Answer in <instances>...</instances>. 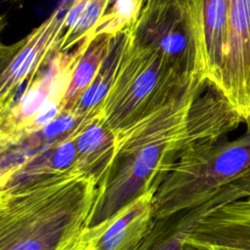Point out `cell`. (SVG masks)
<instances>
[{
  "mask_svg": "<svg viewBox=\"0 0 250 250\" xmlns=\"http://www.w3.org/2000/svg\"><path fill=\"white\" fill-rule=\"evenodd\" d=\"M146 0H113L99 21L94 37L102 34L119 35L131 29L139 21Z\"/></svg>",
  "mask_w": 250,
  "mask_h": 250,
  "instance_id": "2e32d148",
  "label": "cell"
},
{
  "mask_svg": "<svg viewBox=\"0 0 250 250\" xmlns=\"http://www.w3.org/2000/svg\"><path fill=\"white\" fill-rule=\"evenodd\" d=\"M127 38L128 31L117 35L107 58L90 86L82 95L72 114L88 118L102 115L103 104L117 73Z\"/></svg>",
  "mask_w": 250,
  "mask_h": 250,
  "instance_id": "5bb4252c",
  "label": "cell"
},
{
  "mask_svg": "<svg viewBox=\"0 0 250 250\" xmlns=\"http://www.w3.org/2000/svg\"><path fill=\"white\" fill-rule=\"evenodd\" d=\"M178 1L179 0H146L141 15H146L158 10L166 9L177 4Z\"/></svg>",
  "mask_w": 250,
  "mask_h": 250,
  "instance_id": "ac0fdd59",
  "label": "cell"
},
{
  "mask_svg": "<svg viewBox=\"0 0 250 250\" xmlns=\"http://www.w3.org/2000/svg\"><path fill=\"white\" fill-rule=\"evenodd\" d=\"M183 250H203V249H200V248H198V247L191 246V245H189V244H186V243H185V246H184Z\"/></svg>",
  "mask_w": 250,
  "mask_h": 250,
  "instance_id": "d6986e66",
  "label": "cell"
},
{
  "mask_svg": "<svg viewBox=\"0 0 250 250\" xmlns=\"http://www.w3.org/2000/svg\"><path fill=\"white\" fill-rule=\"evenodd\" d=\"M229 7L223 0H201V25L205 45L207 80L216 84L224 62Z\"/></svg>",
  "mask_w": 250,
  "mask_h": 250,
  "instance_id": "4fadbf2b",
  "label": "cell"
},
{
  "mask_svg": "<svg viewBox=\"0 0 250 250\" xmlns=\"http://www.w3.org/2000/svg\"><path fill=\"white\" fill-rule=\"evenodd\" d=\"M89 44L83 41L70 53H54L46 63V69L29 79L21 96L0 111L1 149L19 145L62 113L73 72Z\"/></svg>",
  "mask_w": 250,
  "mask_h": 250,
  "instance_id": "5b68a950",
  "label": "cell"
},
{
  "mask_svg": "<svg viewBox=\"0 0 250 250\" xmlns=\"http://www.w3.org/2000/svg\"><path fill=\"white\" fill-rule=\"evenodd\" d=\"M133 27L103 104L104 122L117 145L155 113L207 82L182 73L156 48L138 38Z\"/></svg>",
  "mask_w": 250,
  "mask_h": 250,
  "instance_id": "3957f363",
  "label": "cell"
},
{
  "mask_svg": "<svg viewBox=\"0 0 250 250\" xmlns=\"http://www.w3.org/2000/svg\"><path fill=\"white\" fill-rule=\"evenodd\" d=\"M185 243L203 250H250V173L197 220Z\"/></svg>",
  "mask_w": 250,
  "mask_h": 250,
  "instance_id": "ba28073f",
  "label": "cell"
},
{
  "mask_svg": "<svg viewBox=\"0 0 250 250\" xmlns=\"http://www.w3.org/2000/svg\"><path fill=\"white\" fill-rule=\"evenodd\" d=\"M104 187L80 170L0 188V250H75Z\"/></svg>",
  "mask_w": 250,
  "mask_h": 250,
  "instance_id": "7a4b0ae2",
  "label": "cell"
},
{
  "mask_svg": "<svg viewBox=\"0 0 250 250\" xmlns=\"http://www.w3.org/2000/svg\"><path fill=\"white\" fill-rule=\"evenodd\" d=\"M226 137L195 146L175 161L153 195L156 219L199 207L250 173V132L233 141Z\"/></svg>",
  "mask_w": 250,
  "mask_h": 250,
  "instance_id": "277c9868",
  "label": "cell"
},
{
  "mask_svg": "<svg viewBox=\"0 0 250 250\" xmlns=\"http://www.w3.org/2000/svg\"><path fill=\"white\" fill-rule=\"evenodd\" d=\"M217 202L213 197L203 205L157 218L138 250H183L185 238L199 218Z\"/></svg>",
  "mask_w": 250,
  "mask_h": 250,
  "instance_id": "7c38bea8",
  "label": "cell"
},
{
  "mask_svg": "<svg viewBox=\"0 0 250 250\" xmlns=\"http://www.w3.org/2000/svg\"><path fill=\"white\" fill-rule=\"evenodd\" d=\"M74 139L78 167L81 171L96 176L101 186H105L115 161L117 142L114 134L104 122L103 116L86 121Z\"/></svg>",
  "mask_w": 250,
  "mask_h": 250,
  "instance_id": "8fae6325",
  "label": "cell"
},
{
  "mask_svg": "<svg viewBox=\"0 0 250 250\" xmlns=\"http://www.w3.org/2000/svg\"><path fill=\"white\" fill-rule=\"evenodd\" d=\"M133 29L182 73L207 80L202 30L180 5L141 15Z\"/></svg>",
  "mask_w": 250,
  "mask_h": 250,
  "instance_id": "8992f818",
  "label": "cell"
},
{
  "mask_svg": "<svg viewBox=\"0 0 250 250\" xmlns=\"http://www.w3.org/2000/svg\"><path fill=\"white\" fill-rule=\"evenodd\" d=\"M246 131H247V132H250V129H248V130H246Z\"/></svg>",
  "mask_w": 250,
  "mask_h": 250,
  "instance_id": "ffe728a7",
  "label": "cell"
},
{
  "mask_svg": "<svg viewBox=\"0 0 250 250\" xmlns=\"http://www.w3.org/2000/svg\"><path fill=\"white\" fill-rule=\"evenodd\" d=\"M214 85L250 129V0H230L224 62Z\"/></svg>",
  "mask_w": 250,
  "mask_h": 250,
  "instance_id": "9c48e42d",
  "label": "cell"
},
{
  "mask_svg": "<svg viewBox=\"0 0 250 250\" xmlns=\"http://www.w3.org/2000/svg\"><path fill=\"white\" fill-rule=\"evenodd\" d=\"M154 192L138 196L110 218L91 226L75 250H138L156 219Z\"/></svg>",
  "mask_w": 250,
  "mask_h": 250,
  "instance_id": "30bf717a",
  "label": "cell"
},
{
  "mask_svg": "<svg viewBox=\"0 0 250 250\" xmlns=\"http://www.w3.org/2000/svg\"><path fill=\"white\" fill-rule=\"evenodd\" d=\"M55 10L28 35L9 46L1 45L0 111L8 108L19 89L31 79L58 51L65 24L64 15Z\"/></svg>",
  "mask_w": 250,
  "mask_h": 250,
  "instance_id": "52a82bcc",
  "label": "cell"
},
{
  "mask_svg": "<svg viewBox=\"0 0 250 250\" xmlns=\"http://www.w3.org/2000/svg\"><path fill=\"white\" fill-rule=\"evenodd\" d=\"M111 0H88L75 27L63 34L57 52H68L84 40H92L99 21L107 11Z\"/></svg>",
  "mask_w": 250,
  "mask_h": 250,
  "instance_id": "e0dca14e",
  "label": "cell"
},
{
  "mask_svg": "<svg viewBox=\"0 0 250 250\" xmlns=\"http://www.w3.org/2000/svg\"><path fill=\"white\" fill-rule=\"evenodd\" d=\"M241 122L242 117L210 81L155 113L117 145L91 226L110 218L138 196L155 191L185 151L226 137Z\"/></svg>",
  "mask_w": 250,
  "mask_h": 250,
  "instance_id": "6da1fadb",
  "label": "cell"
},
{
  "mask_svg": "<svg viewBox=\"0 0 250 250\" xmlns=\"http://www.w3.org/2000/svg\"><path fill=\"white\" fill-rule=\"evenodd\" d=\"M116 37L117 35L102 34L92 39L73 72L65 95L63 111L69 113L74 111L82 95L90 86L107 58Z\"/></svg>",
  "mask_w": 250,
  "mask_h": 250,
  "instance_id": "9a60e30c",
  "label": "cell"
}]
</instances>
